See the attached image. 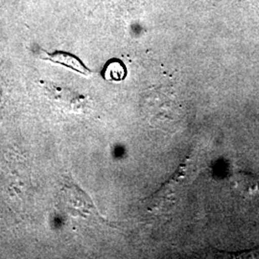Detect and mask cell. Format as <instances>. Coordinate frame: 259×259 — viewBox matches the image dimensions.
<instances>
[{"instance_id":"6da1fadb","label":"cell","mask_w":259,"mask_h":259,"mask_svg":"<svg viewBox=\"0 0 259 259\" xmlns=\"http://www.w3.org/2000/svg\"><path fill=\"white\" fill-rule=\"evenodd\" d=\"M46 54L47 56L44 58L45 60L51 61L56 64L65 65L66 67L84 76L92 74L91 70L75 56L65 53V52H54L52 54H49V53H46Z\"/></svg>"},{"instance_id":"7a4b0ae2","label":"cell","mask_w":259,"mask_h":259,"mask_svg":"<svg viewBox=\"0 0 259 259\" xmlns=\"http://www.w3.org/2000/svg\"><path fill=\"white\" fill-rule=\"evenodd\" d=\"M126 69L119 61H112L106 65L104 70V76L107 80L121 81L125 78Z\"/></svg>"}]
</instances>
